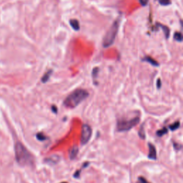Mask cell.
<instances>
[{
	"mask_svg": "<svg viewBox=\"0 0 183 183\" xmlns=\"http://www.w3.org/2000/svg\"><path fill=\"white\" fill-rule=\"evenodd\" d=\"M61 183H67V182H61Z\"/></svg>",
	"mask_w": 183,
	"mask_h": 183,
	"instance_id": "cell-26",
	"label": "cell"
},
{
	"mask_svg": "<svg viewBox=\"0 0 183 183\" xmlns=\"http://www.w3.org/2000/svg\"><path fill=\"white\" fill-rule=\"evenodd\" d=\"M162 87V82H161V80L160 79H158V80H157V89H160Z\"/></svg>",
	"mask_w": 183,
	"mask_h": 183,
	"instance_id": "cell-25",
	"label": "cell"
},
{
	"mask_svg": "<svg viewBox=\"0 0 183 183\" xmlns=\"http://www.w3.org/2000/svg\"><path fill=\"white\" fill-rule=\"evenodd\" d=\"M36 137H37V139L39 140V141H41V142L45 141V140L48 139V137L42 133H38L37 135H36Z\"/></svg>",
	"mask_w": 183,
	"mask_h": 183,
	"instance_id": "cell-16",
	"label": "cell"
},
{
	"mask_svg": "<svg viewBox=\"0 0 183 183\" xmlns=\"http://www.w3.org/2000/svg\"><path fill=\"white\" fill-rule=\"evenodd\" d=\"M99 71V69L98 67H95L94 69H93L92 72V76L94 82H95V80H96V79L97 78V77H98Z\"/></svg>",
	"mask_w": 183,
	"mask_h": 183,
	"instance_id": "cell-18",
	"label": "cell"
},
{
	"mask_svg": "<svg viewBox=\"0 0 183 183\" xmlns=\"http://www.w3.org/2000/svg\"><path fill=\"white\" fill-rule=\"evenodd\" d=\"M173 148L176 151H180L181 149H182V144L173 142Z\"/></svg>",
	"mask_w": 183,
	"mask_h": 183,
	"instance_id": "cell-21",
	"label": "cell"
},
{
	"mask_svg": "<svg viewBox=\"0 0 183 183\" xmlns=\"http://www.w3.org/2000/svg\"><path fill=\"white\" fill-rule=\"evenodd\" d=\"M89 165V162H84V164H83V165H82V168H81V169H80V170H77V171L75 172H74V175H73L74 177V178H77V179L80 178V173H81V172H82V170L83 169H84V168H86V167H88Z\"/></svg>",
	"mask_w": 183,
	"mask_h": 183,
	"instance_id": "cell-11",
	"label": "cell"
},
{
	"mask_svg": "<svg viewBox=\"0 0 183 183\" xmlns=\"http://www.w3.org/2000/svg\"><path fill=\"white\" fill-rule=\"evenodd\" d=\"M140 118L139 116L127 120V119H120L117 123V130L120 133L128 132L135 127L140 122Z\"/></svg>",
	"mask_w": 183,
	"mask_h": 183,
	"instance_id": "cell-4",
	"label": "cell"
},
{
	"mask_svg": "<svg viewBox=\"0 0 183 183\" xmlns=\"http://www.w3.org/2000/svg\"><path fill=\"white\" fill-rule=\"evenodd\" d=\"M89 97V92L84 89H77L66 97L64 105L69 109L77 107L81 103Z\"/></svg>",
	"mask_w": 183,
	"mask_h": 183,
	"instance_id": "cell-2",
	"label": "cell"
},
{
	"mask_svg": "<svg viewBox=\"0 0 183 183\" xmlns=\"http://www.w3.org/2000/svg\"><path fill=\"white\" fill-rule=\"evenodd\" d=\"M59 161H60V157L57 155H52V156L49 157H47V158H46L45 159H44V162H45L46 163L49 164V165H57V164L58 163Z\"/></svg>",
	"mask_w": 183,
	"mask_h": 183,
	"instance_id": "cell-7",
	"label": "cell"
},
{
	"mask_svg": "<svg viewBox=\"0 0 183 183\" xmlns=\"http://www.w3.org/2000/svg\"><path fill=\"white\" fill-rule=\"evenodd\" d=\"M167 133H168V128L165 127H163L162 129L157 130L156 133V135L157 137H162V136L165 135Z\"/></svg>",
	"mask_w": 183,
	"mask_h": 183,
	"instance_id": "cell-15",
	"label": "cell"
},
{
	"mask_svg": "<svg viewBox=\"0 0 183 183\" xmlns=\"http://www.w3.org/2000/svg\"><path fill=\"white\" fill-rule=\"evenodd\" d=\"M149 147V154H148V158L150 159H153L155 160L157 159V150L154 144L152 143H148Z\"/></svg>",
	"mask_w": 183,
	"mask_h": 183,
	"instance_id": "cell-6",
	"label": "cell"
},
{
	"mask_svg": "<svg viewBox=\"0 0 183 183\" xmlns=\"http://www.w3.org/2000/svg\"><path fill=\"white\" fill-rule=\"evenodd\" d=\"M157 26L159 27H161L162 29V30L164 32V35L165 36V38L166 39H168L170 37V29L167 26H165V25H163L162 24H159V23H157Z\"/></svg>",
	"mask_w": 183,
	"mask_h": 183,
	"instance_id": "cell-13",
	"label": "cell"
},
{
	"mask_svg": "<svg viewBox=\"0 0 183 183\" xmlns=\"http://www.w3.org/2000/svg\"><path fill=\"white\" fill-rule=\"evenodd\" d=\"M142 62H146L150 63L151 65L154 66V67H159V64L158 63V62H157L155 59H153L152 57L150 56H146L144 57V58L142 59Z\"/></svg>",
	"mask_w": 183,
	"mask_h": 183,
	"instance_id": "cell-9",
	"label": "cell"
},
{
	"mask_svg": "<svg viewBox=\"0 0 183 183\" xmlns=\"http://www.w3.org/2000/svg\"><path fill=\"white\" fill-rule=\"evenodd\" d=\"M136 183H150L144 177H139L137 179V182Z\"/></svg>",
	"mask_w": 183,
	"mask_h": 183,
	"instance_id": "cell-22",
	"label": "cell"
},
{
	"mask_svg": "<svg viewBox=\"0 0 183 183\" xmlns=\"http://www.w3.org/2000/svg\"><path fill=\"white\" fill-rule=\"evenodd\" d=\"M174 39L179 42H181L182 41V33L180 32H175L174 35Z\"/></svg>",
	"mask_w": 183,
	"mask_h": 183,
	"instance_id": "cell-19",
	"label": "cell"
},
{
	"mask_svg": "<svg viewBox=\"0 0 183 183\" xmlns=\"http://www.w3.org/2000/svg\"><path fill=\"white\" fill-rule=\"evenodd\" d=\"M15 159L19 165L22 166H32L34 165L35 159L31 152L25 148L22 142L17 141L14 145Z\"/></svg>",
	"mask_w": 183,
	"mask_h": 183,
	"instance_id": "cell-1",
	"label": "cell"
},
{
	"mask_svg": "<svg viewBox=\"0 0 183 183\" xmlns=\"http://www.w3.org/2000/svg\"><path fill=\"white\" fill-rule=\"evenodd\" d=\"M69 24H70V26L72 27V28L75 31H78L80 28L79 21L75 20V19H73V20H70Z\"/></svg>",
	"mask_w": 183,
	"mask_h": 183,
	"instance_id": "cell-10",
	"label": "cell"
},
{
	"mask_svg": "<svg viewBox=\"0 0 183 183\" xmlns=\"http://www.w3.org/2000/svg\"><path fill=\"white\" fill-rule=\"evenodd\" d=\"M52 72H53L52 69H50V70H48V71L44 74L43 77H42V79H41V81H42V83H47L49 80H50V77L52 74Z\"/></svg>",
	"mask_w": 183,
	"mask_h": 183,
	"instance_id": "cell-12",
	"label": "cell"
},
{
	"mask_svg": "<svg viewBox=\"0 0 183 183\" xmlns=\"http://www.w3.org/2000/svg\"><path fill=\"white\" fill-rule=\"evenodd\" d=\"M180 127V121H176L172 125H169L168 128H169L171 131H175L177 129H178Z\"/></svg>",
	"mask_w": 183,
	"mask_h": 183,
	"instance_id": "cell-14",
	"label": "cell"
},
{
	"mask_svg": "<svg viewBox=\"0 0 183 183\" xmlns=\"http://www.w3.org/2000/svg\"><path fill=\"white\" fill-rule=\"evenodd\" d=\"M159 3L162 6H167L171 4V1L170 0H158Z\"/></svg>",
	"mask_w": 183,
	"mask_h": 183,
	"instance_id": "cell-20",
	"label": "cell"
},
{
	"mask_svg": "<svg viewBox=\"0 0 183 183\" xmlns=\"http://www.w3.org/2000/svg\"><path fill=\"white\" fill-rule=\"evenodd\" d=\"M79 153V148L77 145H74L69 151V157L71 160H73L77 156Z\"/></svg>",
	"mask_w": 183,
	"mask_h": 183,
	"instance_id": "cell-8",
	"label": "cell"
},
{
	"mask_svg": "<svg viewBox=\"0 0 183 183\" xmlns=\"http://www.w3.org/2000/svg\"><path fill=\"white\" fill-rule=\"evenodd\" d=\"M51 110H52V111L54 112V114H57V111H58V109H57V107L55 105H52V107H51Z\"/></svg>",
	"mask_w": 183,
	"mask_h": 183,
	"instance_id": "cell-24",
	"label": "cell"
},
{
	"mask_svg": "<svg viewBox=\"0 0 183 183\" xmlns=\"http://www.w3.org/2000/svg\"><path fill=\"white\" fill-rule=\"evenodd\" d=\"M92 130L91 127L87 124H84L82 127V133H81V139L80 142L82 145H84L89 141L92 137Z\"/></svg>",
	"mask_w": 183,
	"mask_h": 183,
	"instance_id": "cell-5",
	"label": "cell"
},
{
	"mask_svg": "<svg viewBox=\"0 0 183 183\" xmlns=\"http://www.w3.org/2000/svg\"><path fill=\"white\" fill-rule=\"evenodd\" d=\"M138 135H139V137L141 138L142 140H144L145 139L146 136H145V132H144V125H142L141 127H140V128L139 129V131H138Z\"/></svg>",
	"mask_w": 183,
	"mask_h": 183,
	"instance_id": "cell-17",
	"label": "cell"
},
{
	"mask_svg": "<svg viewBox=\"0 0 183 183\" xmlns=\"http://www.w3.org/2000/svg\"><path fill=\"white\" fill-rule=\"evenodd\" d=\"M120 18L117 19V20L113 22V24L109 30L107 31V32L106 33V35L105 36L103 39V46L104 47H109L113 44L114 39L117 37V35H118V30H119V27H120Z\"/></svg>",
	"mask_w": 183,
	"mask_h": 183,
	"instance_id": "cell-3",
	"label": "cell"
},
{
	"mask_svg": "<svg viewBox=\"0 0 183 183\" xmlns=\"http://www.w3.org/2000/svg\"><path fill=\"white\" fill-rule=\"evenodd\" d=\"M140 5L143 7H145V6L148 5V4L149 2V0H139Z\"/></svg>",
	"mask_w": 183,
	"mask_h": 183,
	"instance_id": "cell-23",
	"label": "cell"
}]
</instances>
